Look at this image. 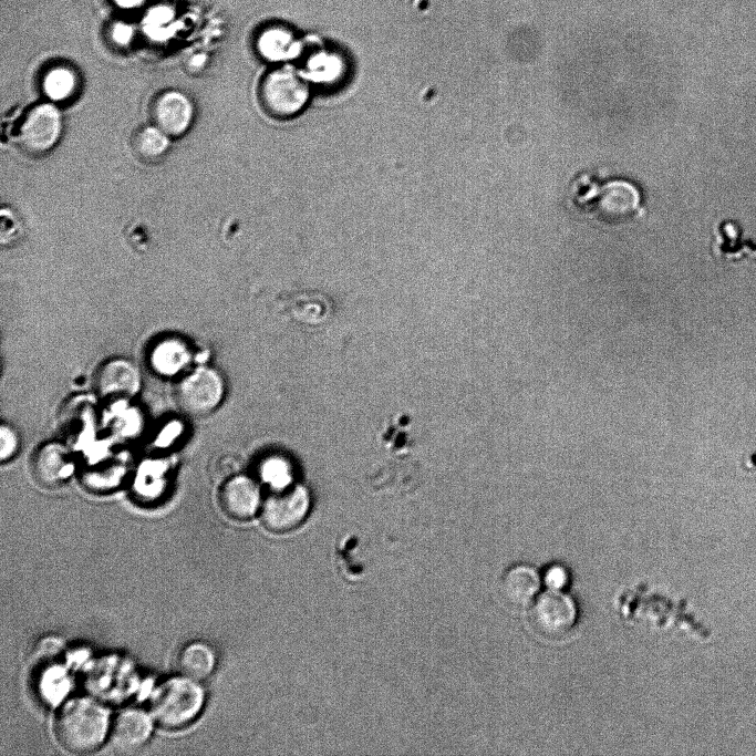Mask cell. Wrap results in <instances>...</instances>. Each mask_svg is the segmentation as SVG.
<instances>
[{
	"mask_svg": "<svg viewBox=\"0 0 756 756\" xmlns=\"http://www.w3.org/2000/svg\"><path fill=\"white\" fill-rule=\"evenodd\" d=\"M151 114L156 127L167 136H178L191 122L193 105L183 93L167 91L154 100Z\"/></svg>",
	"mask_w": 756,
	"mask_h": 756,
	"instance_id": "cell-13",
	"label": "cell"
},
{
	"mask_svg": "<svg viewBox=\"0 0 756 756\" xmlns=\"http://www.w3.org/2000/svg\"><path fill=\"white\" fill-rule=\"evenodd\" d=\"M153 718L149 713L126 707L117 713L110 726L108 738L114 749L132 753L142 748L151 738Z\"/></svg>",
	"mask_w": 756,
	"mask_h": 756,
	"instance_id": "cell-11",
	"label": "cell"
},
{
	"mask_svg": "<svg viewBox=\"0 0 756 756\" xmlns=\"http://www.w3.org/2000/svg\"><path fill=\"white\" fill-rule=\"evenodd\" d=\"M221 510L231 519L247 520L255 515L260 504L257 484L246 476L227 479L218 493Z\"/></svg>",
	"mask_w": 756,
	"mask_h": 756,
	"instance_id": "cell-12",
	"label": "cell"
},
{
	"mask_svg": "<svg viewBox=\"0 0 756 756\" xmlns=\"http://www.w3.org/2000/svg\"><path fill=\"white\" fill-rule=\"evenodd\" d=\"M542 580L549 590H562L568 583V572L563 567L553 565L546 570Z\"/></svg>",
	"mask_w": 756,
	"mask_h": 756,
	"instance_id": "cell-25",
	"label": "cell"
},
{
	"mask_svg": "<svg viewBox=\"0 0 756 756\" xmlns=\"http://www.w3.org/2000/svg\"><path fill=\"white\" fill-rule=\"evenodd\" d=\"M204 703L205 692L199 682L180 674L155 688L149 700V714L160 728L177 731L197 718Z\"/></svg>",
	"mask_w": 756,
	"mask_h": 756,
	"instance_id": "cell-2",
	"label": "cell"
},
{
	"mask_svg": "<svg viewBox=\"0 0 756 756\" xmlns=\"http://www.w3.org/2000/svg\"><path fill=\"white\" fill-rule=\"evenodd\" d=\"M713 253L718 259L739 260L741 257L756 259V244L744 237L743 228L736 220H722L715 228Z\"/></svg>",
	"mask_w": 756,
	"mask_h": 756,
	"instance_id": "cell-15",
	"label": "cell"
},
{
	"mask_svg": "<svg viewBox=\"0 0 756 756\" xmlns=\"http://www.w3.org/2000/svg\"><path fill=\"white\" fill-rule=\"evenodd\" d=\"M107 708L91 697H75L64 703L53 722L59 745L71 754L84 755L96 750L108 736Z\"/></svg>",
	"mask_w": 756,
	"mask_h": 756,
	"instance_id": "cell-1",
	"label": "cell"
},
{
	"mask_svg": "<svg viewBox=\"0 0 756 756\" xmlns=\"http://www.w3.org/2000/svg\"><path fill=\"white\" fill-rule=\"evenodd\" d=\"M148 358L155 372L160 375H174L190 362L191 351L183 339L166 336L153 344Z\"/></svg>",
	"mask_w": 756,
	"mask_h": 756,
	"instance_id": "cell-16",
	"label": "cell"
},
{
	"mask_svg": "<svg viewBox=\"0 0 756 756\" xmlns=\"http://www.w3.org/2000/svg\"><path fill=\"white\" fill-rule=\"evenodd\" d=\"M204 61H205V56H204V55H197V56H195V58L193 59L191 65H194V66H199L200 64H203Z\"/></svg>",
	"mask_w": 756,
	"mask_h": 756,
	"instance_id": "cell-28",
	"label": "cell"
},
{
	"mask_svg": "<svg viewBox=\"0 0 756 756\" xmlns=\"http://www.w3.org/2000/svg\"><path fill=\"white\" fill-rule=\"evenodd\" d=\"M0 457L2 462L11 459L19 449L20 438L17 431L9 424L0 427Z\"/></svg>",
	"mask_w": 756,
	"mask_h": 756,
	"instance_id": "cell-24",
	"label": "cell"
},
{
	"mask_svg": "<svg viewBox=\"0 0 756 756\" xmlns=\"http://www.w3.org/2000/svg\"><path fill=\"white\" fill-rule=\"evenodd\" d=\"M132 34V28L125 23H117L112 30L114 41L122 45L130 42Z\"/></svg>",
	"mask_w": 756,
	"mask_h": 756,
	"instance_id": "cell-26",
	"label": "cell"
},
{
	"mask_svg": "<svg viewBox=\"0 0 756 756\" xmlns=\"http://www.w3.org/2000/svg\"><path fill=\"white\" fill-rule=\"evenodd\" d=\"M260 477L276 490L290 486L292 468L289 462L280 456H271L260 465Z\"/></svg>",
	"mask_w": 756,
	"mask_h": 756,
	"instance_id": "cell-23",
	"label": "cell"
},
{
	"mask_svg": "<svg viewBox=\"0 0 756 756\" xmlns=\"http://www.w3.org/2000/svg\"><path fill=\"white\" fill-rule=\"evenodd\" d=\"M126 476V466L120 458L110 456L82 467L80 479L90 491L106 493L118 487Z\"/></svg>",
	"mask_w": 756,
	"mask_h": 756,
	"instance_id": "cell-17",
	"label": "cell"
},
{
	"mask_svg": "<svg viewBox=\"0 0 756 756\" xmlns=\"http://www.w3.org/2000/svg\"><path fill=\"white\" fill-rule=\"evenodd\" d=\"M576 620V603L562 590L548 589L534 600L529 610L532 629L549 639L567 634L573 628Z\"/></svg>",
	"mask_w": 756,
	"mask_h": 756,
	"instance_id": "cell-6",
	"label": "cell"
},
{
	"mask_svg": "<svg viewBox=\"0 0 756 756\" xmlns=\"http://www.w3.org/2000/svg\"><path fill=\"white\" fill-rule=\"evenodd\" d=\"M96 418L95 406L90 398L77 396L70 400L62 408L59 425L64 437L77 441L91 434Z\"/></svg>",
	"mask_w": 756,
	"mask_h": 756,
	"instance_id": "cell-18",
	"label": "cell"
},
{
	"mask_svg": "<svg viewBox=\"0 0 756 756\" xmlns=\"http://www.w3.org/2000/svg\"><path fill=\"white\" fill-rule=\"evenodd\" d=\"M541 586L538 571L527 565L508 569L500 581V592L512 607L525 608L534 602Z\"/></svg>",
	"mask_w": 756,
	"mask_h": 756,
	"instance_id": "cell-14",
	"label": "cell"
},
{
	"mask_svg": "<svg viewBox=\"0 0 756 756\" xmlns=\"http://www.w3.org/2000/svg\"><path fill=\"white\" fill-rule=\"evenodd\" d=\"M133 149L143 160L158 159L168 147L167 135L158 127L148 126L141 128L133 136Z\"/></svg>",
	"mask_w": 756,
	"mask_h": 756,
	"instance_id": "cell-20",
	"label": "cell"
},
{
	"mask_svg": "<svg viewBox=\"0 0 756 756\" xmlns=\"http://www.w3.org/2000/svg\"><path fill=\"white\" fill-rule=\"evenodd\" d=\"M309 503L308 493L300 486L276 490L262 505L261 520L272 532L290 531L304 520Z\"/></svg>",
	"mask_w": 756,
	"mask_h": 756,
	"instance_id": "cell-7",
	"label": "cell"
},
{
	"mask_svg": "<svg viewBox=\"0 0 756 756\" xmlns=\"http://www.w3.org/2000/svg\"><path fill=\"white\" fill-rule=\"evenodd\" d=\"M310 96L308 81L291 66L269 71L260 83L259 97L265 111L276 118L298 115Z\"/></svg>",
	"mask_w": 756,
	"mask_h": 756,
	"instance_id": "cell-3",
	"label": "cell"
},
{
	"mask_svg": "<svg viewBox=\"0 0 756 756\" xmlns=\"http://www.w3.org/2000/svg\"><path fill=\"white\" fill-rule=\"evenodd\" d=\"M76 76L68 68L58 66L49 71L43 79V92L54 102L68 100L76 90Z\"/></svg>",
	"mask_w": 756,
	"mask_h": 756,
	"instance_id": "cell-21",
	"label": "cell"
},
{
	"mask_svg": "<svg viewBox=\"0 0 756 756\" xmlns=\"http://www.w3.org/2000/svg\"><path fill=\"white\" fill-rule=\"evenodd\" d=\"M137 366L127 359L114 358L103 362L93 375V390L107 401L128 400L141 389Z\"/></svg>",
	"mask_w": 756,
	"mask_h": 756,
	"instance_id": "cell-8",
	"label": "cell"
},
{
	"mask_svg": "<svg viewBox=\"0 0 756 756\" xmlns=\"http://www.w3.org/2000/svg\"><path fill=\"white\" fill-rule=\"evenodd\" d=\"M61 128V115L54 105H37L27 113L20 125L19 143L28 153H45L58 142Z\"/></svg>",
	"mask_w": 756,
	"mask_h": 756,
	"instance_id": "cell-9",
	"label": "cell"
},
{
	"mask_svg": "<svg viewBox=\"0 0 756 756\" xmlns=\"http://www.w3.org/2000/svg\"><path fill=\"white\" fill-rule=\"evenodd\" d=\"M225 394V382L218 371L199 366L184 375L174 387L177 407L190 417H204L215 411Z\"/></svg>",
	"mask_w": 756,
	"mask_h": 756,
	"instance_id": "cell-4",
	"label": "cell"
},
{
	"mask_svg": "<svg viewBox=\"0 0 756 756\" xmlns=\"http://www.w3.org/2000/svg\"><path fill=\"white\" fill-rule=\"evenodd\" d=\"M216 655L210 645L194 641L187 643L178 653L177 666L182 675L195 681L207 679L214 671Z\"/></svg>",
	"mask_w": 756,
	"mask_h": 756,
	"instance_id": "cell-19",
	"label": "cell"
},
{
	"mask_svg": "<svg viewBox=\"0 0 756 756\" xmlns=\"http://www.w3.org/2000/svg\"><path fill=\"white\" fill-rule=\"evenodd\" d=\"M294 44L291 33L280 28L265 31L259 39V50L269 59H281L290 55Z\"/></svg>",
	"mask_w": 756,
	"mask_h": 756,
	"instance_id": "cell-22",
	"label": "cell"
},
{
	"mask_svg": "<svg viewBox=\"0 0 756 756\" xmlns=\"http://www.w3.org/2000/svg\"><path fill=\"white\" fill-rule=\"evenodd\" d=\"M30 470L38 485L54 489L68 480L74 470V464L65 445L46 442L32 454Z\"/></svg>",
	"mask_w": 756,
	"mask_h": 756,
	"instance_id": "cell-10",
	"label": "cell"
},
{
	"mask_svg": "<svg viewBox=\"0 0 756 756\" xmlns=\"http://www.w3.org/2000/svg\"><path fill=\"white\" fill-rule=\"evenodd\" d=\"M120 7L125 8V9H132L141 3H143L144 0H114Z\"/></svg>",
	"mask_w": 756,
	"mask_h": 756,
	"instance_id": "cell-27",
	"label": "cell"
},
{
	"mask_svg": "<svg viewBox=\"0 0 756 756\" xmlns=\"http://www.w3.org/2000/svg\"><path fill=\"white\" fill-rule=\"evenodd\" d=\"M582 205L593 216L607 224H621L632 219L640 208V194L630 183L613 180L597 186L586 196Z\"/></svg>",
	"mask_w": 756,
	"mask_h": 756,
	"instance_id": "cell-5",
	"label": "cell"
}]
</instances>
